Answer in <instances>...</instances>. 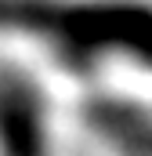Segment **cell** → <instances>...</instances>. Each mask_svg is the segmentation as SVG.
Listing matches in <instances>:
<instances>
[{"instance_id":"1","label":"cell","mask_w":152,"mask_h":156,"mask_svg":"<svg viewBox=\"0 0 152 156\" xmlns=\"http://www.w3.org/2000/svg\"><path fill=\"white\" fill-rule=\"evenodd\" d=\"M0 33L73 69H123L152 87V0H0Z\"/></svg>"},{"instance_id":"2","label":"cell","mask_w":152,"mask_h":156,"mask_svg":"<svg viewBox=\"0 0 152 156\" xmlns=\"http://www.w3.org/2000/svg\"><path fill=\"white\" fill-rule=\"evenodd\" d=\"M0 156H54L47 91L18 66H0Z\"/></svg>"}]
</instances>
